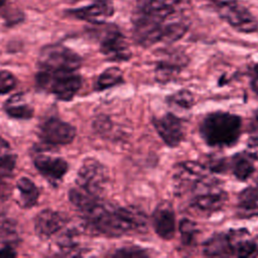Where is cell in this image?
Returning <instances> with one entry per match:
<instances>
[{
	"instance_id": "obj_22",
	"label": "cell",
	"mask_w": 258,
	"mask_h": 258,
	"mask_svg": "<svg viewBox=\"0 0 258 258\" xmlns=\"http://www.w3.org/2000/svg\"><path fill=\"white\" fill-rule=\"evenodd\" d=\"M203 251L206 256L225 257L232 256V251L227 233L216 234L207 240L203 246Z\"/></svg>"
},
{
	"instance_id": "obj_10",
	"label": "cell",
	"mask_w": 258,
	"mask_h": 258,
	"mask_svg": "<svg viewBox=\"0 0 258 258\" xmlns=\"http://www.w3.org/2000/svg\"><path fill=\"white\" fill-rule=\"evenodd\" d=\"M205 176V167L194 161H184L177 165L173 175V187L176 195L186 189H192L194 185Z\"/></svg>"
},
{
	"instance_id": "obj_33",
	"label": "cell",
	"mask_w": 258,
	"mask_h": 258,
	"mask_svg": "<svg viewBox=\"0 0 258 258\" xmlns=\"http://www.w3.org/2000/svg\"><path fill=\"white\" fill-rule=\"evenodd\" d=\"M209 1L211 4H213L214 6H216L218 9L223 7V6H226L228 4H231V3H234V2H237V0H207Z\"/></svg>"
},
{
	"instance_id": "obj_23",
	"label": "cell",
	"mask_w": 258,
	"mask_h": 258,
	"mask_svg": "<svg viewBox=\"0 0 258 258\" xmlns=\"http://www.w3.org/2000/svg\"><path fill=\"white\" fill-rule=\"evenodd\" d=\"M18 202L22 208H31L36 205L39 197L37 186L27 177H21L16 183Z\"/></svg>"
},
{
	"instance_id": "obj_27",
	"label": "cell",
	"mask_w": 258,
	"mask_h": 258,
	"mask_svg": "<svg viewBox=\"0 0 258 258\" xmlns=\"http://www.w3.org/2000/svg\"><path fill=\"white\" fill-rule=\"evenodd\" d=\"M16 155L12 151L10 144L0 137V168L12 170L15 166Z\"/></svg>"
},
{
	"instance_id": "obj_15",
	"label": "cell",
	"mask_w": 258,
	"mask_h": 258,
	"mask_svg": "<svg viewBox=\"0 0 258 258\" xmlns=\"http://www.w3.org/2000/svg\"><path fill=\"white\" fill-rule=\"evenodd\" d=\"M152 224L156 234L162 239L169 240L175 233V216L171 205L160 203L152 215Z\"/></svg>"
},
{
	"instance_id": "obj_9",
	"label": "cell",
	"mask_w": 258,
	"mask_h": 258,
	"mask_svg": "<svg viewBox=\"0 0 258 258\" xmlns=\"http://www.w3.org/2000/svg\"><path fill=\"white\" fill-rule=\"evenodd\" d=\"M218 11L223 19L240 32L250 33L258 29L257 19L248 9L237 4V2L223 6Z\"/></svg>"
},
{
	"instance_id": "obj_14",
	"label": "cell",
	"mask_w": 258,
	"mask_h": 258,
	"mask_svg": "<svg viewBox=\"0 0 258 258\" xmlns=\"http://www.w3.org/2000/svg\"><path fill=\"white\" fill-rule=\"evenodd\" d=\"M232 256L255 257L258 256V236L250 237L245 229L231 230L227 233Z\"/></svg>"
},
{
	"instance_id": "obj_35",
	"label": "cell",
	"mask_w": 258,
	"mask_h": 258,
	"mask_svg": "<svg viewBox=\"0 0 258 258\" xmlns=\"http://www.w3.org/2000/svg\"><path fill=\"white\" fill-rule=\"evenodd\" d=\"M248 144H249V148H252L255 153L258 152V137H252V138L249 140ZM255 153H252V154L254 155Z\"/></svg>"
},
{
	"instance_id": "obj_32",
	"label": "cell",
	"mask_w": 258,
	"mask_h": 258,
	"mask_svg": "<svg viewBox=\"0 0 258 258\" xmlns=\"http://www.w3.org/2000/svg\"><path fill=\"white\" fill-rule=\"evenodd\" d=\"M249 132L253 134H258V110L253 114L250 124H249Z\"/></svg>"
},
{
	"instance_id": "obj_28",
	"label": "cell",
	"mask_w": 258,
	"mask_h": 258,
	"mask_svg": "<svg viewBox=\"0 0 258 258\" xmlns=\"http://www.w3.org/2000/svg\"><path fill=\"white\" fill-rule=\"evenodd\" d=\"M179 232L181 236V241L184 245H192L196 242L198 236V229L197 225L188 220L183 219L179 223Z\"/></svg>"
},
{
	"instance_id": "obj_29",
	"label": "cell",
	"mask_w": 258,
	"mask_h": 258,
	"mask_svg": "<svg viewBox=\"0 0 258 258\" xmlns=\"http://www.w3.org/2000/svg\"><path fill=\"white\" fill-rule=\"evenodd\" d=\"M16 85L14 76L7 71H0V94L10 92Z\"/></svg>"
},
{
	"instance_id": "obj_36",
	"label": "cell",
	"mask_w": 258,
	"mask_h": 258,
	"mask_svg": "<svg viewBox=\"0 0 258 258\" xmlns=\"http://www.w3.org/2000/svg\"><path fill=\"white\" fill-rule=\"evenodd\" d=\"M254 183H255V187H257L258 188V175L256 176V178H255V180H254Z\"/></svg>"
},
{
	"instance_id": "obj_11",
	"label": "cell",
	"mask_w": 258,
	"mask_h": 258,
	"mask_svg": "<svg viewBox=\"0 0 258 258\" xmlns=\"http://www.w3.org/2000/svg\"><path fill=\"white\" fill-rule=\"evenodd\" d=\"M153 125L162 138L170 147L177 146L183 139L184 130L182 122L175 115L168 113L160 118L153 119Z\"/></svg>"
},
{
	"instance_id": "obj_17",
	"label": "cell",
	"mask_w": 258,
	"mask_h": 258,
	"mask_svg": "<svg viewBox=\"0 0 258 258\" xmlns=\"http://www.w3.org/2000/svg\"><path fill=\"white\" fill-rule=\"evenodd\" d=\"M34 165L37 170L50 181L60 180L69 168L64 159L45 154H38L34 158Z\"/></svg>"
},
{
	"instance_id": "obj_16",
	"label": "cell",
	"mask_w": 258,
	"mask_h": 258,
	"mask_svg": "<svg viewBox=\"0 0 258 258\" xmlns=\"http://www.w3.org/2000/svg\"><path fill=\"white\" fill-rule=\"evenodd\" d=\"M67 221L64 217L52 210H43L37 214L34 220V229L41 238H49L64 227Z\"/></svg>"
},
{
	"instance_id": "obj_30",
	"label": "cell",
	"mask_w": 258,
	"mask_h": 258,
	"mask_svg": "<svg viewBox=\"0 0 258 258\" xmlns=\"http://www.w3.org/2000/svg\"><path fill=\"white\" fill-rule=\"evenodd\" d=\"M115 256L120 257H144L146 256V253L144 250L138 249V248H124L116 252Z\"/></svg>"
},
{
	"instance_id": "obj_3",
	"label": "cell",
	"mask_w": 258,
	"mask_h": 258,
	"mask_svg": "<svg viewBox=\"0 0 258 258\" xmlns=\"http://www.w3.org/2000/svg\"><path fill=\"white\" fill-rule=\"evenodd\" d=\"M191 206L205 213H213L220 210L227 201V192L219 185V182L206 175L192 187Z\"/></svg>"
},
{
	"instance_id": "obj_26",
	"label": "cell",
	"mask_w": 258,
	"mask_h": 258,
	"mask_svg": "<svg viewBox=\"0 0 258 258\" xmlns=\"http://www.w3.org/2000/svg\"><path fill=\"white\" fill-rule=\"evenodd\" d=\"M167 103L174 108L187 110L194 106L195 100L192 94L187 90H180L167 98Z\"/></svg>"
},
{
	"instance_id": "obj_20",
	"label": "cell",
	"mask_w": 258,
	"mask_h": 258,
	"mask_svg": "<svg viewBox=\"0 0 258 258\" xmlns=\"http://www.w3.org/2000/svg\"><path fill=\"white\" fill-rule=\"evenodd\" d=\"M6 113L17 119H29L33 115V108L22 94H15L4 104Z\"/></svg>"
},
{
	"instance_id": "obj_4",
	"label": "cell",
	"mask_w": 258,
	"mask_h": 258,
	"mask_svg": "<svg viewBox=\"0 0 258 258\" xmlns=\"http://www.w3.org/2000/svg\"><path fill=\"white\" fill-rule=\"evenodd\" d=\"M81 63L79 54L61 44L44 46L38 56L39 68L50 72H76Z\"/></svg>"
},
{
	"instance_id": "obj_5",
	"label": "cell",
	"mask_w": 258,
	"mask_h": 258,
	"mask_svg": "<svg viewBox=\"0 0 258 258\" xmlns=\"http://www.w3.org/2000/svg\"><path fill=\"white\" fill-rule=\"evenodd\" d=\"M167 18L144 13L136 9L132 16L135 40L143 46H150L162 41L164 23Z\"/></svg>"
},
{
	"instance_id": "obj_37",
	"label": "cell",
	"mask_w": 258,
	"mask_h": 258,
	"mask_svg": "<svg viewBox=\"0 0 258 258\" xmlns=\"http://www.w3.org/2000/svg\"><path fill=\"white\" fill-rule=\"evenodd\" d=\"M5 2H6V0H0V6L4 5V4H5Z\"/></svg>"
},
{
	"instance_id": "obj_12",
	"label": "cell",
	"mask_w": 258,
	"mask_h": 258,
	"mask_svg": "<svg viewBox=\"0 0 258 258\" xmlns=\"http://www.w3.org/2000/svg\"><path fill=\"white\" fill-rule=\"evenodd\" d=\"M75 17L93 24H102L114 14V6L110 0H96L88 6L69 11Z\"/></svg>"
},
{
	"instance_id": "obj_18",
	"label": "cell",
	"mask_w": 258,
	"mask_h": 258,
	"mask_svg": "<svg viewBox=\"0 0 258 258\" xmlns=\"http://www.w3.org/2000/svg\"><path fill=\"white\" fill-rule=\"evenodd\" d=\"M236 210L241 219L258 217V188L249 186L243 189L238 196Z\"/></svg>"
},
{
	"instance_id": "obj_34",
	"label": "cell",
	"mask_w": 258,
	"mask_h": 258,
	"mask_svg": "<svg viewBox=\"0 0 258 258\" xmlns=\"http://www.w3.org/2000/svg\"><path fill=\"white\" fill-rule=\"evenodd\" d=\"M14 256H16V253L9 246H6V247L0 249V257L6 258V257H14Z\"/></svg>"
},
{
	"instance_id": "obj_1",
	"label": "cell",
	"mask_w": 258,
	"mask_h": 258,
	"mask_svg": "<svg viewBox=\"0 0 258 258\" xmlns=\"http://www.w3.org/2000/svg\"><path fill=\"white\" fill-rule=\"evenodd\" d=\"M241 118L228 112L208 114L202 121L200 132L210 146L226 147L237 142L241 134Z\"/></svg>"
},
{
	"instance_id": "obj_19",
	"label": "cell",
	"mask_w": 258,
	"mask_h": 258,
	"mask_svg": "<svg viewBox=\"0 0 258 258\" xmlns=\"http://www.w3.org/2000/svg\"><path fill=\"white\" fill-rule=\"evenodd\" d=\"M181 0H137V10L167 18L175 12L176 6Z\"/></svg>"
},
{
	"instance_id": "obj_6",
	"label": "cell",
	"mask_w": 258,
	"mask_h": 258,
	"mask_svg": "<svg viewBox=\"0 0 258 258\" xmlns=\"http://www.w3.org/2000/svg\"><path fill=\"white\" fill-rule=\"evenodd\" d=\"M108 177V171L102 163L96 159L88 158L80 167L76 185L101 198V195L107 185Z\"/></svg>"
},
{
	"instance_id": "obj_21",
	"label": "cell",
	"mask_w": 258,
	"mask_h": 258,
	"mask_svg": "<svg viewBox=\"0 0 258 258\" xmlns=\"http://www.w3.org/2000/svg\"><path fill=\"white\" fill-rule=\"evenodd\" d=\"M255 156L252 153L239 152L232 157L231 168L234 175L239 180H247L254 172V160Z\"/></svg>"
},
{
	"instance_id": "obj_31",
	"label": "cell",
	"mask_w": 258,
	"mask_h": 258,
	"mask_svg": "<svg viewBox=\"0 0 258 258\" xmlns=\"http://www.w3.org/2000/svg\"><path fill=\"white\" fill-rule=\"evenodd\" d=\"M251 88L258 95V63L255 64L251 70Z\"/></svg>"
},
{
	"instance_id": "obj_7",
	"label": "cell",
	"mask_w": 258,
	"mask_h": 258,
	"mask_svg": "<svg viewBox=\"0 0 258 258\" xmlns=\"http://www.w3.org/2000/svg\"><path fill=\"white\" fill-rule=\"evenodd\" d=\"M100 49L111 60H127L131 57V50L126 38L115 26H109L101 37Z\"/></svg>"
},
{
	"instance_id": "obj_8",
	"label": "cell",
	"mask_w": 258,
	"mask_h": 258,
	"mask_svg": "<svg viewBox=\"0 0 258 258\" xmlns=\"http://www.w3.org/2000/svg\"><path fill=\"white\" fill-rule=\"evenodd\" d=\"M76 136V128L57 118H50L43 122L39 128V137L49 145H66Z\"/></svg>"
},
{
	"instance_id": "obj_24",
	"label": "cell",
	"mask_w": 258,
	"mask_h": 258,
	"mask_svg": "<svg viewBox=\"0 0 258 258\" xmlns=\"http://www.w3.org/2000/svg\"><path fill=\"white\" fill-rule=\"evenodd\" d=\"M123 81V73L119 68L113 67L105 70L98 78L96 88L98 90H105L111 88Z\"/></svg>"
},
{
	"instance_id": "obj_2",
	"label": "cell",
	"mask_w": 258,
	"mask_h": 258,
	"mask_svg": "<svg viewBox=\"0 0 258 258\" xmlns=\"http://www.w3.org/2000/svg\"><path fill=\"white\" fill-rule=\"evenodd\" d=\"M37 85L59 100L69 101L82 86L81 77L76 72H50L41 70L36 76Z\"/></svg>"
},
{
	"instance_id": "obj_25",
	"label": "cell",
	"mask_w": 258,
	"mask_h": 258,
	"mask_svg": "<svg viewBox=\"0 0 258 258\" xmlns=\"http://www.w3.org/2000/svg\"><path fill=\"white\" fill-rule=\"evenodd\" d=\"M17 240L16 224L6 216L0 215V243H11Z\"/></svg>"
},
{
	"instance_id": "obj_13",
	"label": "cell",
	"mask_w": 258,
	"mask_h": 258,
	"mask_svg": "<svg viewBox=\"0 0 258 258\" xmlns=\"http://www.w3.org/2000/svg\"><path fill=\"white\" fill-rule=\"evenodd\" d=\"M187 63L186 55L179 51H168L160 55L157 61L155 77L158 82L165 83L177 75Z\"/></svg>"
}]
</instances>
